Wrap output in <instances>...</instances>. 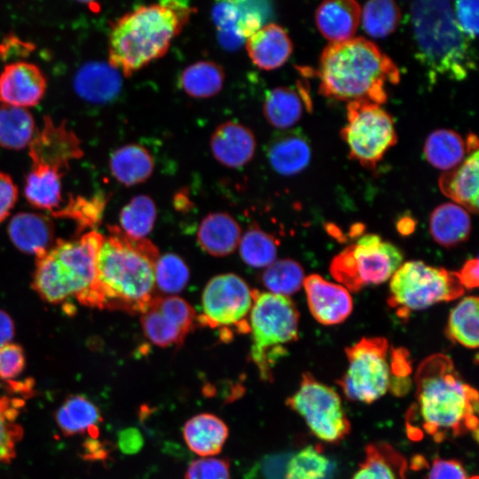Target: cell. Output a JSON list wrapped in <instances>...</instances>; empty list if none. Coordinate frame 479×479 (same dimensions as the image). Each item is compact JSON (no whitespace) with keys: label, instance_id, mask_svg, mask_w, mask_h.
Segmentation results:
<instances>
[{"label":"cell","instance_id":"obj_23","mask_svg":"<svg viewBox=\"0 0 479 479\" xmlns=\"http://www.w3.org/2000/svg\"><path fill=\"white\" fill-rule=\"evenodd\" d=\"M8 234L20 251L38 256L47 251L53 241V225L43 215L20 212L8 224Z\"/></svg>","mask_w":479,"mask_h":479},{"label":"cell","instance_id":"obj_52","mask_svg":"<svg viewBox=\"0 0 479 479\" xmlns=\"http://www.w3.org/2000/svg\"><path fill=\"white\" fill-rule=\"evenodd\" d=\"M478 260L477 258L470 259L465 263L458 275L461 285L464 288L473 289L478 286Z\"/></svg>","mask_w":479,"mask_h":479},{"label":"cell","instance_id":"obj_33","mask_svg":"<svg viewBox=\"0 0 479 479\" xmlns=\"http://www.w3.org/2000/svg\"><path fill=\"white\" fill-rule=\"evenodd\" d=\"M224 80V71L220 65L213 61L200 60L182 71L179 85L192 98H208L221 91Z\"/></svg>","mask_w":479,"mask_h":479},{"label":"cell","instance_id":"obj_16","mask_svg":"<svg viewBox=\"0 0 479 479\" xmlns=\"http://www.w3.org/2000/svg\"><path fill=\"white\" fill-rule=\"evenodd\" d=\"M309 309L314 318L326 326L344 321L352 311L353 302L342 286L311 274L303 280Z\"/></svg>","mask_w":479,"mask_h":479},{"label":"cell","instance_id":"obj_53","mask_svg":"<svg viewBox=\"0 0 479 479\" xmlns=\"http://www.w3.org/2000/svg\"><path fill=\"white\" fill-rule=\"evenodd\" d=\"M14 336V324L11 317L0 310V347L10 343Z\"/></svg>","mask_w":479,"mask_h":479},{"label":"cell","instance_id":"obj_44","mask_svg":"<svg viewBox=\"0 0 479 479\" xmlns=\"http://www.w3.org/2000/svg\"><path fill=\"white\" fill-rule=\"evenodd\" d=\"M106 200L103 194L90 199L81 196L71 198L53 216L74 219L82 227L95 226L101 219Z\"/></svg>","mask_w":479,"mask_h":479},{"label":"cell","instance_id":"obj_46","mask_svg":"<svg viewBox=\"0 0 479 479\" xmlns=\"http://www.w3.org/2000/svg\"><path fill=\"white\" fill-rule=\"evenodd\" d=\"M26 365L22 348L14 343H7L0 347V379L11 381L18 377Z\"/></svg>","mask_w":479,"mask_h":479},{"label":"cell","instance_id":"obj_54","mask_svg":"<svg viewBox=\"0 0 479 479\" xmlns=\"http://www.w3.org/2000/svg\"><path fill=\"white\" fill-rule=\"evenodd\" d=\"M85 450L86 454L89 455V458L92 459H102L106 454L102 444L96 440L89 442L85 446Z\"/></svg>","mask_w":479,"mask_h":479},{"label":"cell","instance_id":"obj_34","mask_svg":"<svg viewBox=\"0 0 479 479\" xmlns=\"http://www.w3.org/2000/svg\"><path fill=\"white\" fill-rule=\"evenodd\" d=\"M467 153L466 142L457 132L440 129L428 135L424 155L435 168L448 171L460 164Z\"/></svg>","mask_w":479,"mask_h":479},{"label":"cell","instance_id":"obj_20","mask_svg":"<svg viewBox=\"0 0 479 479\" xmlns=\"http://www.w3.org/2000/svg\"><path fill=\"white\" fill-rule=\"evenodd\" d=\"M478 150L457 167L441 175L438 184L442 192L467 211L478 212Z\"/></svg>","mask_w":479,"mask_h":479},{"label":"cell","instance_id":"obj_25","mask_svg":"<svg viewBox=\"0 0 479 479\" xmlns=\"http://www.w3.org/2000/svg\"><path fill=\"white\" fill-rule=\"evenodd\" d=\"M267 157L276 172L283 176H293L309 165L311 148L302 132L285 131L276 136L270 143Z\"/></svg>","mask_w":479,"mask_h":479},{"label":"cell","instance_id":"obj_8","mask_svg":"<svg viewBox=\"0 0 479 479\" xmlns=\"http://www.w3.org/2000/svg\"><path fill=\"white\" fill-rule=\"evenodd\" d=\"M464 292L457 271L411 261L392 275L388 303L399 318H407L412 311L457 299Z\"/></svg>","mask_w":479,"mask_h":479},{"label":"cell","instance_id":"obj_9","mask_svg":"<svg viewBox=\"0 0 479 479\" xmlns=\"http://www.w3.org/2000/svg\"><path fill=\"white\" fill-rule=\"evenodd\" d=\"M403 261L401 251L376 234H365L331 262L330 273L348 291L357 292L392 277Z\"/></svg>","mask_w":479,"mask_h":479},{"label":"cell","instance_id":"obj_29","mask_svg":"<svg viewBox=\"0 0 479 479\" xmlns=\"http://www.w3.org/2000/svg\"><path fill=\"white\" fill-rule=\"evenodd\" d=\"M471 230L470 217L466 209L455 203H444L430 215L429 231L438 244L456 246L465 241Z\"/></svg>","mask_w":479,"mask_h":479},{"label":"cell","instance_id":"obj_11","mask_svg":"<svg viewBox=\"0 0 479 479\" xmlns=\"http://www.w3.org/2000/svg\"><path fill=\"white\" fill-rule=\"evenodd\" d=\"M389 343L383 337L362 338L345 349L348 368L339 381L345 396L366 404L381 397L391 384Z\"/></svg>","mask_w":479,"mask_h":479},{"label":"cell","instance_id":"obj_19","mask_svg":"<svg viewBox=\"0 0 479 479\" xmlns=\"http://www.w3.org/2000/svg\"><path fill=\"white\" fill-rule=\"evenodd\" d=\"M246 49L255 66L270 71L282 67L288 60L293 43L282 27L269 23L246 39Z\"/></svg>","mask_w":479,"mask_h":479},{"label":"cell","instance_id":"obj_18","mask_svg":"<svg viewBox=\"0 0 479 479\" xmlns=\"http://www.w3.org/2000/svg\"><path fill=\"white\" fill-rule=\"evenodd\" d=\"M209 145L214 158L219 163L228 168H240L254 157L256 140L247 127L229 121L216 128Z\"/></svg>","mask_w":479,"mask_h":479},{"label":"cell","instance_id":"obj_2","mask_svg":"<svg viewBox=\"0 0 479 479\" xmlns=\"http://www.w3.org/2000/svg\"><path fill=\"white\" fill-rule=\"evenodd\" d=\"M416 403L408 415L410 436L442 442L478 433V393L464 382L444 354L425 358L415 373Z\"/></svg>","mask_w":479,"mask_h":479},{"label":"cell","instance_id":"obj_50","mask_svg":"<svg viewBox=\"0 0 479 479\" xmlns=\"http://www.w3.org/2000/svg\"><path fill=\"white\" fill-rule=\"evenodd\" d=\"M18 199V189L12 177L0 172V222L11 213Z\"/></svg>","mask_w":479,"mask_h":479},{"label":"cell","instance_id":"obj_5","mask_svg":"<svg viewBox=\"0 0 479 479\" xmlns=\"http://www.w3.org/2000/svg\"><path fill=\"white\" fill-rule=\"evenodd\" d=\"M416 58L431 80H462L475 68V55L459 29L449 1H416L410 6Z\"/></svg>","mask_w":479,"mask_h":479},{"label":"cell","instance_id":"obj_37","mask_svg":"<svg viewBox=\"0 0 479 479\" xmlns=\"http://www.w3.org/2000/svg\"><path fill=\"white\" fill-rule=\"evenodd\" d=\"M157 209L151 197H133L121 210V231L128 237L141 240L151 232L156 221Z\"/></svg>","mask_w":479,"mask_h":479},{"label":"cell","instance_id":"obj_21","mask_svg":"<svg viewBox=\"0 0 479 479\" xmlns=\"http://www.w3.org/2000/svg\"><path fill=\"white\" fill-rule=\"evenodd\" d=\"M122 84L119 71L104 62L84 64L75 77L76 93L83 99L98 104L114 99Z\"/></svg>","mask_w":479,"mask_h":479},{"label":"cell","instance_id":"obj_41","mask_svg":"<svg viewBox=\"0 0 479 479\" xmlns=\"http://www.w3.org/2000/svg\"><path fill=\"white\" fill-rule=\"evenodd\" d=\"M361 15L365 31L373 37L382 38L396 30L401 11L393 1L376 0L367 2Z\"/></svg>","mask_w":479,"mask_h":479},{"label":"cell","instance_id":"obj_17","mask_svg":"<svg viewBox=\"0 0 479 479\" xmlns=\"http://www.w3.org/2000/svg\"><path fill=\"white\" fill-rule=\"evenodd\" d=\"M45 89V76L34 64L11 63L0 74V100L4 105L24 108L35 106L43 98Z\"/></svg>","mask_w":479,"mask_h":479},{"label":"cell","instance_id":"obj_42","mask_svg":"<svg viewBox=\"0 0 479 479\" xmlns=\"http://www.w3.org/2000/svg\"><path fill=\"white\" fill-rule=\"evenodd\" d=\"M189 278V269L177 255L168 253L158 257L154 267L155 288L163 294L179 293L186 287Z\"/></svg>","mask_w":479,"mask_h":479},{"label":"cell","instance_id":"obj_47","mask_svg":"<svg viewBox=\"0 0 479 479\" xmlns=\"http://www.w3.org/2000/svg\"><path fill=\"white\" fill-rule=\"evenodd\" d=\"M478 1H457L453 7L455 20L470 41L478 34Z\"/></svg>","mask_w":479,"mask_h":479},{"label":"cell","instance_id":"obj_14","mask_svg":"<svg viewBox=\"0 0 479 479\" xmlns=\"http://www.w3.org/2000/svg\"><path fill=\"white\" fill-rule=\"evenodd\" d=\"M195 318L194 309L175 295L154 296L140 318L145 335L162 348L180 346L192 328Z\"/></svg>","mask_w":479,"mask_h":479},{"label":"cell","instance_id":"obj_27","mask_svg":"<svg viewBox=\"0 0 479 479\" xmlns=\"http://www.w3.org/2000/svg\"><path fill=\"white\" fill-rule=\"evenodd\" d=\"M110 169L121 184L132 186L146 181L154 169L153 157L141 145L128 144L116 149L110 158Z\"/></svg>","mask_w":479,"mask_h":479},{"label":"cell","instance_id":"obj_48","mask_svg":"<svg viewBox=\"0 0 479 479\" xmlns=\"http://www.w3.org/2000/svg\"><path fill=\"white\" fill-rule=\"evenodd\" d=\"M240 1L216 3L212 9V19L217 31L233 30L240 19ZM239 35V34H238Z\"/></svg>","mask_w":479,"mask_h":479},{"label":"cell","instance_id":"obj_3","mask_svg":"<svg viewBox=\"0 0 479 479\" xmlns=\"http://www.w3.org/2000/svg\"><path fill=\"white\" fill-rule=\"evenodd\" d=\"M319 92L342 101H387V85L400 80L394 61L376 44L364 37L331 43L320 56Z\"/></svg>","mask_w":479,"mask_h":479},{"label":"cell","instance_id":"obj_49","mask_svg":"<svg viewBox=\"0 0 479 479\" xmlns=\"http://www.w3.org/2000/svg\"><path fill=\"white\" fill-rule=\"evenodd\" d=\"M428 479H467L464 467L457 460L436 458L433 460Z\"/></svg>","mask_w":479,"mask_h":479},{"label":"cell","instance_id":"obj_7","mask_svg":"<svg viewBox=\"0 0 479 479\" xmlns=\"http://www.w3.org/2000/svg\"><path fill=\"white\" fill-rule=\"evenodd\" d=\"M299 313L287 296L255 290L248 317L252 336L250 356L260 376L271 378V369L286 353L284 345L298 338Z\"/></svg>","mask_w":479,"mask_h":479},{"label":"cell","instance_id":"obj_55","mask_svg":"<svg viewBox=\"0 0 479 479\" xmlns=\"http://www.w3.org/2000/svg\"><path fill=\"white\" fill-rule=\"evenodd\" d=\"M467 479H478V476H473V477H470V478H467Z\"/></svg>","mask_w":479,"mask_h":479},{"label":"cell","instance_id":"obj_15","mask_svg":"<svg viewBox=\"0 0 479 479\" xmlns=\"http://www.w3.org/2000/svg\"><path fill=\"white\" fill-rule=\"evenodd\" d=\"M80 144L77 136L66 128V122L55 124L44 115L43 128L30 142L28 153L33 166L48 167L64 175L72 160L82 157Z\"/></svg>","mask_w":479,"mask_h":479},{"label":"cell","instance_id":"obj_24","mask_svg":"<svg viewBox=\"0 0 479 479\" xmlns=\"http://www.w3.org/2000/svg\"><path fill=\"white\" fill-rule=\"evenodd\" d=\"M241 238L238 222L224 212L206 216L197 232V240L208 254L216 257L226 256L234 252Z\"/></svg>","mask_w":479,"mask_h":479},{"label":"cell","instance_id":"obj_35","mask_svg":"<svg viewBox=\"0 0 479 479\" xmlns=\"http://www.w3.org/2000/svg\"><path fill=\"white\" fill-rule=\"evenodd\" d=\"M35 120L24 107L0 106V145L20 150L28 146L35 131Z\"/></svg>","mask_w":479,"mask_h":479},{"label":"cell","instance_id":"obj_36","mask_svg":"<svg viewBox=\"0 0 479 479\" xmlns=\"http://www.w3.org/2000/svg\"><path fill=\"white\" fill-rule=\"evenodd\" d=\"M478 298L467 296L451 311L446 333L450 339L469 349L478 347Z\"/></svg>","mask_w":479,"mask_h":479},{"label":"cell","instance_id":"obj_26","mask_svg":"<svg viewBox=\"0 0 479 479\" xmlns=\"http://www.w3.org/2000/svg\"><path fill=\"white\" fill-rule=\"evenodd\" d=\"M227 425L216 415L199 413L184 425V439L191 451L202 458L218 454L228 437Z\"/></svg>","mask_w":479,"mask_h":479},{"label":"cell","instance_id":"obj_4","mask_svg":"<svg viewBox=\"0 0 479 479\" xmlns=\"http://www.w3.org/2000/svg\"><path fill=\"white\" fill-rule=\"evenodd\" d=\"M195 9L168 0L139 6L120 17L109 35V65L129 77L161 58Z\"/></svg>","mask_w":479,"mask_h":479},{"label":"cell","instance_id":"obj_1","mask_svg":"<svg viewBox=\"0 0 479 479\" xmlns=\"http://www.w3.org/2000/svg\"><path fill=\"white\" fill-rule=\"evenodd\" d=\"M104 236L96 277L78 300L82 305L142 314L154 297V267L160 256L147 239L126 236L119 226H110Z\"/></svg>","mask_w":479,"mask_h":479},{"label":"cell","instance_id":"obj_13","mask_svg":"<svg viewBox=\"0 0 479 479\" xmlns=\"http://www.w3.org/2000/svg\"><path fill=\"white\" fill-rule=\"evenodd\" d=\"M255 290L233 273L215 276L205 286L201 297L200 325L216 327H237L249 331L248 317L254 302Z\"/></svg>","mask_w":479,"mask_h":479},{"label":"cell","instance_id":"obj_45","mask_svg":"<svg viewBox=\"0 0 479 479\" xmlns=\"http://www.w3.org/2000/svg\"><path fill=\"white\" fill-rule=\"evenodd\" d=\"M185 479H231L230 462L209 457L194 459L189 464Z\"/></svg>","mask_w":479,"mask_h":479},{"label":"cell","instance_id":"obj_10","mask_svg":"<svg viewBox=\"0 0 479 479\" xmlns=\"http://www.w3.org/2000/svg\"><path fill=\"white\" fill-rule=\"evenodd\" d=\"M341 137L349 157L369 169H374L397 141L391 115L380 105L360 101L348 103L347 123Z\"/></svg>","mask_w":479,"mask_h":479},{"label":"cell","instance_id":"obj_39","mask_svg":"<svg viewBox=\"0 0 479 479\" xmlns=\"http://www.w3.org/2000/svg\"><path fill=\"white\" fill-rule=\"evenodd\" d=\"M239 248L242 260L251 267H267L276 261V240L258 226L247 228L240 238Z\"/></svg>","mask_w":479,"mask_h":479},{"label":"cell","instance_id":"obj_32","mask_svg":"<svg viewBox=\"0 0 479 479\" xmlns=\"http://www.w3.org/2000/svg\"><path fill=\"white\" fill-rule=\"evenodd\" d=\"M55 420L66 436L98 431L102 417L98 408L88 398L75 395L65 400L55 413Z\"/></svg>","mask_w":479,"mask_h":479},{"label":"cell","instance_id":"obj_51","mask_svg":"<svg viewBox=\"0 0 479 479\" xmlns=\"http://www.w3.org/2000/svg\"><path fill=\"white\" fill-rule=\"evenodd\" d=\"M34 48L31 43L23 42L13 35H8L0 43V59L7 60L14 57H25L33 51Z\"/></svg>","mask_w":479,"mask_h":479},{"label":"cell","instance_id":"obj_30","mask_svg":"<svg viewBox=\"0 0 479 479\" xmlns=\"http://www.w3.org/2000/svg\"><path fill=\"white\" fill-rule=\"evenodd\" d=\"M63 175L43 166H33L26 177L24 193L35 208L54 215L61 208Z\"/></svg>","mask_w":479,"mask_h":479},{"label":"cell","instance_id":"obj_22","mask_svg":"<svg viewBox=\"0 0 479 479\" xmlns=\"http://www.w3.org/2000/svg\"><path fill=\"white\" fill-rule=\"evenodd\" d=\"M361 18V8L353 0L323 2L316 11V24L331 43L353 38Z\"/></svg>","mask_w":479,"mask_h":479},{"label":"cell","instance_id":"obj_12","mask_svg":"<svg viewBox=\"0 0 479 479\" xmlns=\"http://www.w3.org/2000/svg\"><path fill=\"white\" fill-rule=\"evenodd\" d=\"M287 405L299 413L310 431L327 443H338L350 430L341 398L334 389L302 374L298 389L287 397Z\"/></svg>","mask_w":479,"mask_h":479},{"label":"cell","instance_id":"obj_38","mask_svg":"<svg viewBox=\"0 0 479 479\" xmlns=\"http://www.w3.org/2000/svg\"><path fill=\"white\" fill-rule=\"evenodd\" d=\"M25 401L0 395V463H9L16 456V447L22 439L23 428L18 422Z\"/></svg>","mask_w":479,"mask_h":479},{"label":"cell","instance_id":"obj_28","mask_svg":"<svg viewBox=\"0 0 479 479\" xmlns=\"http://www.w3.org/2000/svg\"><path fill=\"white\" fill-rule=\"evenodd\" d=\"M405 458L385 443L371 444L365 458L351 479H405Z\"/></svg>","mask_w":479,"mask_h":479},{"label":"cell","instance_id":"obj_6","mask_svg":"<svg viewBox=\"0 0 479 479\" xmlns=\"http://www.w3.org/2000/svg\"><path fill=\"white\" fill-rule=\"evenodd\" d=\"M104 236L90 231L78 239L59 240L36 256L32 287L48 302L78 300L96 277L97 259Z\"/></svg>","mask_w":479,"mask_h":479},{"label":"cell","instance_id":"obj_31","mask_svg":"<svg viewBox=\"0 0 479 479\" xmlns=\"http://www.w3.org/2000/svg\"><path fill=\"white\" fill-rule=\"evenodd\" d=\"M305 106L308 102L302 93L290 87H276L265 95L263 114L271 126L286 130L299 122Z\"/></svg>","mask_w":479,"mask_h":479},{"label":"cell","instance_id":"obj_43","mask_svg":"<svg viewBox=\"0 0 479 479\" xmlns=\"http://www.w3.org/2000/svg\"><path fill=\"white\" fill-rule=\"evenodd\" d=\"M329 459L316 446L309 445L289 460L286 479H323L328 470Z\"/></svg>","mask_w":479,"mask_h":479},{"label":"cell","instance_id":"obj_40","mask_svg":"<svg viewBox=\"0 0 479 479\" xmlns=\"http://www.w3.org/2000/svg\"><path fill=\"white\" fill-rule=\"evenodd\" d=\"M303 280L302 266L292 259L274 261L262 274V282L270 293L285 296L299 291Z\"/></svg>","mask_w":479,"mask_h":479}]
</instances>
